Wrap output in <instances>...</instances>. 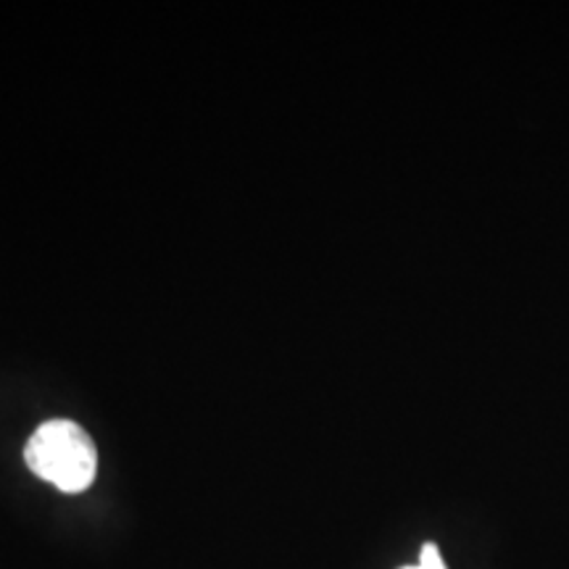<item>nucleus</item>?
I'll return each instance as SVG.
<instances>
[{"label": "nucleus", "mask_w": 569, "mask_h": 569, "mask_svg": "<svg viewBox=\"0 0 569 569\" xmlns=\"http://www.w3.org/2000/svg\"><path fill=\"white\" fill-rule=\"evenodd\" d=\"M24 459L40 480L51 482L63 493H82L96 480V446L88 432L69 419L40 425L27 440Z\"/></svg>", "instance_id": "f257e3e1"}, {"label": "nucleus", "mask_w": 569, "mask_h": 569, "mask_svg": "<svg viewBox=\"0 0 569 569\" xmlns=\"http://www.w3.org/2000/svg\"><path fill=\"white\" fill-rule=\"evenodd\" d=\"M403 569H446V565H443V559H440L438 546L427 543L422 549V557H419V565L417 567H403Z\"/></svg>", "instance_id": "f03ea898"}]
</instances>
